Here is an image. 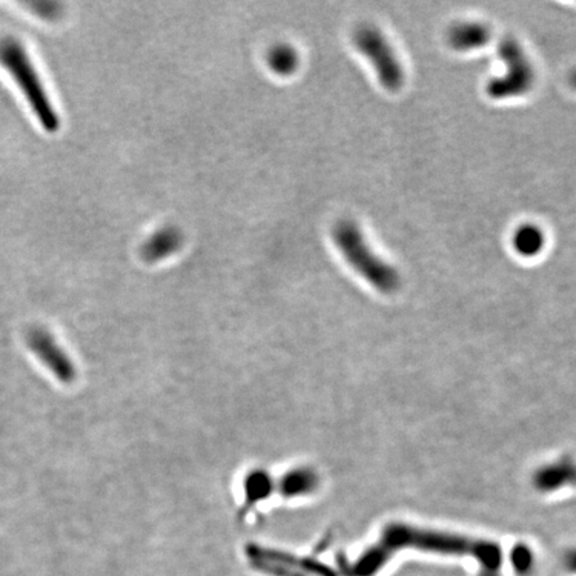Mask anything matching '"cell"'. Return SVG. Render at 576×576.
<instances>
[{
    "label": "cell",
    "instance_id": "obj_5",
    "mask_svg": "<svg viewBox=\"0 0 576 576\" xmlns=\"http://www.w3.org/2000/svg\"><path fill=\"white\" fill-rule=\"evenodd\" d=\"M354 45L371 62L380 85L389 93L403 87L404 71L397 54L379 28L362 25L355 30Z\"/></svg>",
    "mask_w": 576,
    "mask_h": 576
},
{
    "label": "cell",
    "instance_id": "obj_11",
    "mask_svg": "<svg viewBox=\"0 0 576 576\" xmlns=\"http://www.w3.org/2000/svg\"><path fill=\"white\" fill-rule=\"evenodd\" d=\"M569 83H570V86H571V87L574 88V90H576V70L572 71V73L570 74Z\"/></svg>",
    "mask_w": 576,
    "mask_h": 576
},
{
    "label": "cell",
    "instance_id": "obj_10",
    "mask_svg": "<svg viewBox=\"0 0 576 576\" xmlns=\"http://www.w3.org/2000/svg\"><path fill=\"white\" fill-rule=\"evenodd\" d=\"M543 232L534 225L520 226L514 234L512 246L521 257L531 258L538 255L544 248Z\"/></svg>",
    "mask_w": 576,
    "mask_h": 576
},
{
    "label": "cell",
    "instance_id": "obj_3",
    "mask_svg": "<svg viewBox=\"0 0 576 576\" xmlns=\"http://www.w3.org/2000/svg\"><path fill=\"white\" fill-rule=\"evenodd\" d=\"M332 237L349 265L372 288L384 294H391L399 288L400 277L397 269L371 250L357 223L340 220L332 230Z\"/></svg>",
    "mask_w": 576,
    "mask_h": 576
},
{
    "label": "cell",
    "instance_id": "obj_7",
    "mask_svg": "<svg viewBox=\"0 0 576 576\" xmlns=\"http://www.w3.org/2000/svg\"><path fill=\"white\" fill-rule=\"evenodd\" d=\"M183 240L185 237L179 228L175 226H166V227L157 228L145 240L140 248V254L146 262H157L180 250Z\"/></svg>",
    "mask_w": 576,
    "mask_h": 576
},
{
    "label": "cell",
    "instance_id": "obj_1",
    "mask_svg": "<svg viewBox=\"0 0 576 576\" xmlns=\"http://www.w3.org/2000/svg\"><path fill=\"white\" fill-rule=\"evenodd\" d=\"M402 547H415L426 551L446 552V554H470L477 557L489 567H495L500 561V551L494 544L483 543L472 539L444 534V532L426 531L404 524H392L384 532L379 547L371 552V564L377 559H383L394 550Z\"/></svg>",
    "mask_w": 576,
    "mask_h": 576
},
{
    "label": "cell",
    "instance_id": "obj_9",
    "mask_svg": "<svg viewBox=\"0 0 576 576\" xmlns=\"http://www.w3.org/2000/svg\"><path fill=\"white\" fill-rule=\"evenodd\" d=\"M300 58L295 47L288 43H280V45H272L268 54V65L278 76H291L298 66H299Z\"/></svg>",
    "mask_w": 576,
    "mask_h": 576
},
{
    "label": "cell",
    "instance_id": "obj_8",
    "mask_svg": "<svg viewBox=\"0 0 576 576\" xmlns=\"http://www.w3.org/2000/svg\"><path fill=\"white\" fill-rule=\"evenodd\" d=\"M491 36V30L483 23L464 22L450 28L447 42L455 51H471L484 47Z\"/></svg>",
    "mask_w": 576,
    "mask_h": 576
},
{
    "label": "cell",
    "instance_id": "obj_4",
    "mask_svg": "<svg viewBox=\"0 0 576 576\" xmlns=\"http://www.w3.org/2000/svg\"><path fill=\"white\" fill-rule=\"evenodd\" d=\"M498 56L506 65V73L487 83L489 96L500 100L529 93L534 87L537 74L518 40L514 36L501 39L498 45Z\"/></svg>",
    "mask_w": 576,
    "mask_h": 576
},
{
    "label": "cell",
    "instance_id": "obj_6",
    "mask_svg": "<svg viewBox=\"0 0 576 576\" xmlns=\"http://www.w3.org/2000/svg\"><path fill=\"white\" fill-rule=\"evenodd\" d=\"M28 349L43 366L62 383H73L76 378V369L66 349L59 345L56 338L43 327H34L25 337Z\"/></svg>",
    "mask_w": 576,
    "mask_h": 576
},
{
    "label": "cell",
    "instance_id": "obj_2",
    "mask_svg": "<svg viewBox=\"0 0 576 576\" xmlns=\"http://www.w3.org/2000/svg\"><path fill=\"white\" fill-rule=\"evenodd\" d=\"M0 66L10 74L14 82L22 91L25 102L48 134L58 133L60 117L53 100L48 96L38 70L28 56L23 43L14 36H5L0 39Z\"/></svg>",
    "mask_w": 576,
    "mask_h": 576
}]
</instances>
